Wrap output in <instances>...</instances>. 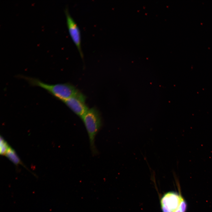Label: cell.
I'll return each instance as SVG.
<instances>
[{"instance_id": "4", "label": "cell", "mask_w": 212, "mask_h": 212, "mask_svg": "<svg viewBox=\"0 0 212 212\" xmlns=\"http://www.w3.org/2000/svg\"><path fill=\"white\" fill-rule=\"evenodd\" d=\"M86 97L79 91L64 102L75 114L81 118L89 108L85 103Z\"/></svg>"}, {"instance_id": "6", "label": "cell", "mask_w": 212, "mask_h": 212, "mask_svg": "<svg viewBox=\"0 0 212 212\" xmlns=\"http://www.w3.org/2000/svg\"><path fill=\"white\" fill-rule=\"evenodd\" d=\"M5 155L16 165H23L15 151L11 147L8 150Z\"/></svg>"}, {"instance_id": "7", "label": "cell", "mask_w": 212, "mask_h": 212, "mask_svg": "<svg viewBox=\"0 0 212 212\" xmlns=\"http://www.w3.org/2000/svg\"><path fill=\"white\" fill-rule=\"evenodd\" d=\"M10 146L7 142L2 137H0V153L2 155H5Z\"/></svg>"}, {"instance_id": "2", "label": "cell", "mask_w": 212, "mask_h": 212, "mask_svg": "<svg viewBox=\"0 0 212 212\" xmlns=\"http://www.w3.org/2000/svg\"><path fill=\"white\" fill-rule=\"evenodd\" d=\"M81 118L87 132L92 153L96 155L98 151L95 145V138L102 125L100 113L96 108L92 107L89 109Z\"/></svg>"}, {"instance_id": "3", "label": "cell", "mask_w": 212, "mask_h": 212, "mask_svg": "<svg viewBox=\"0 0 212 212\" xmlns=\"http://www.w3.org/2000/svg\"><path fill=\"white\" fill-rule=\"evenodd\" d=\"M64 13L67 26L70 36L76 46L80 57L83 59L84 54L81 47V35L80 29L70 15L68 7H66L65 9Z\"/></svg>"}, {"instance_id": "1", "label": "cell", "mask_w": 212, "mask_h": 212, "mask_svg": "<svg viewBox=\"0 0 212 212\" xmlns=\"http://www.w3.org/2000/svg\"><path fill=\"white\" fill-rule=\"evenodd\" d=\"M20 77L27 81L31 85L43 88L63 102L78 91L73 85L68 83L50 84L36 78L23 76H21Z\"/></svg>"}, {"instance_id": "9", "label": "cell", "mask_w": 212, "mask_h": 212, "mask_svg": "<svg viewBox=\"0 0 212 212\" xmlns=\"http://www.w3.org/2000/svg\"><path fill=\"white\" fill-rule=\"evenodd\" d=\"M174 212H182L179 207Z\"/></svg>"}, {"instance_id": "8", "label": "cell", "mask_w": 212, "mask_h": 212, "mask_svg": "<svg viewBox=\"0 0 212 212\" xmlns=\"http://www.w3.org/2000/svg\"><path fill=\"white\" fill-rule=\"evenodd\" d=\"M179 208L182 212H186L187 209V205L186 203L182 198L180 202Z\"/></svg>"}, {"instance_id": "5", "label": "cell", "mask_w": 212, "mask_h": 212, "mask_svg": "<svg viewBox=\"0 0 212 212\" xmlns=\"http://www.w3.org/2000/svg\"><path fill=\"white\" fill-rule=\"evenodd\" d=\"M183 197L174 192L165 194L161 200V206H163L174 212L179 207Z\"/></svg>"}]
</instances>
